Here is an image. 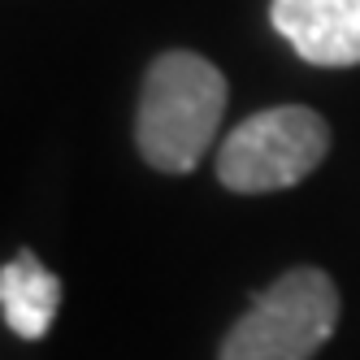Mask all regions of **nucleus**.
Returning <instances> with one entry per match:
<instances>
[{"mask_svg": "<svg viewBox=\"0 0 360 360\" xmlns=\"http://www.w3.org/2000/svg\"><path fill=\"white\" fill-rule=\"evenodd\" d=\"M57 308H61V278L44 269L35 252H18L0 269V313L18 339L27 343L44 339L48 326L57 321Z\"/></svg>", "mask_w": 360, "mask_h": 360, "instance_id": "nucleus-5", "label": "nucleus"}, {"mask_svg": "<svg viewBox=\"0 0 360 360\" xmlns=\"http://www.w3.org/2000/svg\"><path fill=\"white\" fill-rule=\"evenodd\" d=\"M330 152V126L308 105H278L243 117L217 148V183L239 195L295 187Z\"/></svg>", "mask_w": 360, "mask_h": 360, "instance_id": "nucleus-3", "label": "nucleus"}, {"mask_svg": "<svg viewBox=\"0 0 360 360\" xmlns=\"http://www.w3.org/2000/svg\"><path fill=\"white\" fill-rule=\"evenodd\" d=\"M226 74L200 53L169 48L143 74L135 143L161 174H191L213 148L226 117Z\"/></svg>", "mask_w": 360, "mask_h": 360, "instance_id": "nucleus-1", "label": "nucleus"}, {"mask_svg": "<svg viewBox=\"0 0 360 360\" xmlns=\"http://www.w3.org/2000/svg\"><path fill=\"white\" fill-rule=\"evenodd\" d=\"M339 330V287L317 265L287 269L230 326L217 360H313Z\"/></svg>", "mask_w": 360, "mask_h": 360, "instance_id": "nucleus-2", "label": "nucleus"}, {"mask_svg": "<svg viewBox=\"0 0 360 360\" xmlns=\"http://www.w3.org/2000/svg\"><path fill=\"white\" fill-rule=\"evenodd\" d=\"M269 22L308 65H360V0H274Z\"/></svg>", "mask_w": 360, "mask_h": 360, "instance_id": "nucleus-4", "label": "nucleus"}]
</instances>
